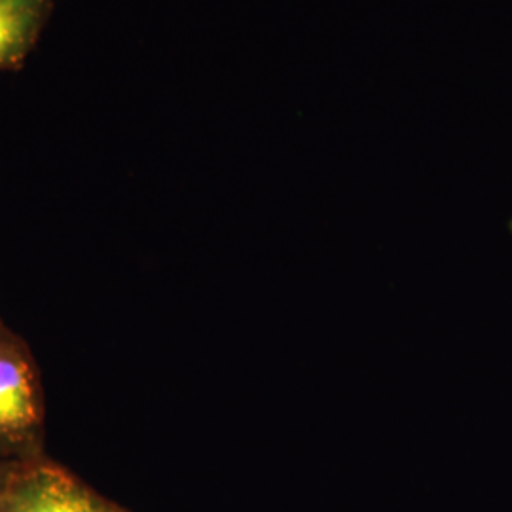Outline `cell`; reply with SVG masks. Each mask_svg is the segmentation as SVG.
I'll use <instances>...</instances> for the list:
<instances>
[{
	"label": "cell",
	"instance_id": "obj_3",
	"mask_svg": "<svg viewBox=\"0 0 512 512\" xmlns=\"http://www.w3.org/2000/svg\"><path fill=\"white\" fill-rule=\"evenodd\" d=\"M50 10L52 0H0V71L23 65Z\"/></svg>",
	"mask_w": 512,
	"mask_h": 512
},
{
	"label": "cell",
	"instance_id": "obj_4",
	"mask_svg": "<svg viewBox=\"0 0 512 512\" xmlns=\"http://www.w3.org/2000/svg\"><path fill=\"white\" fill-rule=\"evenodd\" d=\"M19 463L16 461H6V459L0 458V505L4 501V495L8 492V486H10V480L16 473Z\"/></svg>",
	"mask_w": 512,
	"mask_h": 512
},
{
	"label": "cell",
	"instance_id": "obj_5",
	"mask_svg": "<svg viewBox=\"0 0 512 512\" xmlns=\"http://www.w3.org/2000/svg\"><path fill=\"white\" fill-rule=\"evenodd\" d=\"M509 230H511V232H512V220H511V222H509Z\"/></svg>",
	"mask_w": 512,
	"mask_h": 512
},
{
	"label": "cell",
	"instance_id": "obj_1",
	"mask_svg": "<svg viewBox=\"0 0 512 512\" xmlns=\"http://www.w3.org/2000/svg\"><path fill=\"white\" fill-rule=\"evenodd\" d=\"M46 403L29 346L0 319V458H44Z\"/></svg>",
	"mask_w": 512,
	"mask_h": 512
},
{
	"label": "cell",
	"instance_id": "obj_2",
	"mask_svg": "<svg viewBox=\"0 0 512 512\" xmlns=\"http://www.w3.org/2000/svg\"><path fill=\"white\" fill-rule=\"evenodd\" d=\"M0 512H129L97 494L86 482L40 458L19 463Z\"/></svg>",
	"mask_w": 512,
	"mask_h": 512
}]
</instances>
